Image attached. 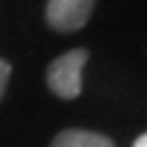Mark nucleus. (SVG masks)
<instances>
[{
	"instance_id": "1",
	"label": "nucleus",
	"mask_w": 147,
	"mask_h": 147,
	"mask_svg": "<svg viewBox=\"0 0 147 147\" xmlns=\"http://www.w3.org/2000/svg\"><path fill=\"white\" fill-rule=\"evenodd\" d=\"M90 53L85 48H74L55 57L46 69V83L51 92L60 99H76L83 90V67Z\"/></svg>"
},
{
	"instance_id": "2",
	"label": "nucleus",
	"mask_w": 147,
	"mask_h": 147,
	"mask_svg": "<svg viewBox=\"0 0 147 147\" xmlns=\"http://www.w3.org/2000/svg\"><path fill=\"white\" fill-rule=\"evenodd\" d=\"M94 9V0H48L46 23L55 32H76L80 30Z\"/></svg>"
},
{
	"instance_id": "3",
	"label": "nucleus",
	"mask_w": 147,
	"mask_h": 147,
	"mask_svg": "<svg viewBox=\"0 0 147 147\" xmlns=\"http://www.w3.org/2000/svg\"><path fill=\"white\" fill-rule=\"evenodd\" d=\"M51 147H115L110 138L94 133V131H85V129H64L60 131Z\"/></svg>"
},
{
	"instance_id": "4",
	"label": "nucleus",
	"mask_w": 147,
	"mask_h": 147,
	"mask_svg": "<svg viewBox=\"0 0 147 147\" xmlns=\"http://www.w3.org/2000/svg\"><path fill=\"white\" fill-rule=\"evenodd\" d=\"M9 76H11V64H9L7 60H2V57H0V99L5 96V90H7Z\"/></svg>"
},
{
	"instance_id": "5",
	"label": "nucleus",
	"mask_w": 147,
	"mask_h": 147,
	"mask_svg": "<svg viewBox=\"0 0 147 147\" xmlns=\"http://www.w3.org/2000/svg\"><path fill=\"white\" fill-rule=\"evenodd\" d=\"M133 147H147V133H142L140 138H136V142H133Z\"/></svg>"
}]
</instances>
